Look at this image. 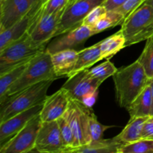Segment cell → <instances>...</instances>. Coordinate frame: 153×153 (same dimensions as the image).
I'll return each mask as SVG.
<instances>
[{
    "instance_id": "obj_1",
    "label": "cell",
    "mask_w": 153,
    "mask_h": 153,
    "mask_svg": "<svg viewBox=\"0 0 153 153\" xmlns=\"http://www.w3.org/2000/svg\"><path fill=\"white\" fill-rule=\"evenodd\" d=\"M116 100L120 107L127 108L149 84L150 79L136 60L132 64L117 69L113 76Z\"/></svg>"
},
{
    "instance_id": "obj_2",
    "label": "cell",
    "mask_w": 153,
    "mask_h": 153,
    "mask_svg": "<svg viewBox=\"0 0 153 153\" xmlns=\"http://www.w3.org/2000/svg\"><path fill=\"white\" fill-rule=\"evenodd\" d=\"M58 79L59 78L55 74L52 66L51 54L45 49L30 61L22 76L10 87L4 98L0 102V105L2 104L7 99L16 95L25 88L43 81L49 79L56 80Z\"/></svg>"
},
{
    "instance_id": "obj_3",
    "label": "cell",
    "mask_w": 153,
    "mask_h": 153,
    "mask_svg": "<svg viewBox=\"0 0 153 153\" xmlns=\"http://www.w3.org/2000/svg\"><path fill=\"white\" fill-rule=\"evenodd\" d=\"M55 79L43 81L27 88L17 94L7 99L1 104L0 123L34 106L44 102L47 91Z\"/></svg>"
},
{
    "instance_id": "obj_4",
    "label": "cell",
    "mask_w": 153,
    "mask_h": 153,
    "mask_svg": "<svg viewBox=\"0 0 153 153\" xmlns=\"http://www.w3.org/2000/svg\"><path fill=\"white\" fill-rule=\"evenodd\" d=\"M126 47L147 40L153 36V7L143 3L128 15L121 25Z\"/></svg>"
},
{
    "instance_id": "obj_5",
    "label": "cell",
    "mask_w": 153,
    "mask_h": 153,
    "mask_svg": "<svg viewBox=\"0 0 153 153\" xmlns=\"http://www.w3.org/2000/svg\"><path fill=\"white\" fill-rule=\"evenodd\" d=\"M32 40L27 33L24 37L0 51V74L28 62L46 49Z\"/></svg>"
},
{
    "instance_id": "obj_6",
    "label": "cell",
    "mask_w": 153,
    "mask_h": 153,
    "mask_svg": "<svg viewBox=\"0 0 153 153\" xmlns=\"http://www.w3.org/2000/svg\"><path fill=\"white\" fill-rule=\"evenodd\" d=\"M105 0H72L66 7L55 37L82 25L84 18Z\"/></svg>"
},
{
    "instance_id": "obj_7",
    "label": "cell",
    "mask_w": 153,
    "mask_h": 153,
    "mask_svg": "<svg viewBox=\"0 0 153 153\" xmlns=\"http://www.w3.org/2000/svg\"><path fill=\"white\" fill-rule=\"evenodd\" d=\"M41 123V118L38 114L20 131L0 146V153H26L35 148L36 139Z\"/></svg>"
},
{
    "instance_id": "obj_8",
    "label": "cell",
    "mask_w": 153,
    "mask_h": 153,
    "mask_svg": "<svg viewBox=\"0 0 153 153\" xmlns=\"http://www.w3.org/2000/svg\"><path fill=\"white\" fill-rule=\"evenodd\" d=\"M64 10L46 14L41 13L28 32L34 43L40 46H47L48 42L55 36Z\"/></svg>"
},
{
    "instance_id": "obj_9",
    "label": "cell",
    "mask_w": 153,
    "mask_h": 153,
    "mask_svg": "<svg viewBox=\"0 0 153 153\" xmlns=\"http://www.w3.org/2000/svg\"><path fill=\"white\" fill-rule=\"evenodd\" d=\"M63 117L67 120L73 129L76 147L79 148L91 143L88 119L82 102L70 100L68 109Z\"/></svg>"
},
{
    "instance_id": "obj_10",
    "label": "cell",
    "mask_w": 153,
    "mask_h": 153,
    "mask_svg": "<svg viewBox=\"0 0 153 153\" xmlns=\"http://www.w3.org/2000/svg\"><path fill=\"white\" fill-rule=\"evenodd\" d=\"M43 0H2L0 1V31L10 28Z\"/></svg>"
},
{
    "instance_id": "obj_11",
    "label": "cell",
    "mask_w": 153,
    "mask_h": 153,
    "mask_svg": "<svg viewBox=\"0 0 153 153\" xmlns=\"http://www.w3.org/2000/svg\"><path fill=\"white\" fill-rule=\"evenodd\" d=\"M35 148L42 153H61L68 149L63 143L58 120L42 122L36 139Z\"/></svg>"
},
{
    "instance_id": "obj_12",
    "label": "cell",
    "mask_w": 153,
    "mask_h": 153,
    "mask_svg": "<svg viewBox=\"0 0 153 153\" xmlns=\"http://www.w3.org/2000/svg\"><path fill=\"white\" fill-rule=\"evenodd\" d=\"M43 4V1H40L29 13L12 26L0 31V51H2L9 45L21 39L28 32L33 23L41 14Z\"/></svg>"
},
{
    "instance_id": "obj_13",
    "label": "cell",
    "mask_w": 153,
    "mask_h": 153,
    "mask_svg": "<svg viewBox=\"0 0 153 153\" xmlns=\"http://www.w3.org/2000/svg\"><path fill=\"white\" fill-rule=\"evenodd\" d=\"M93 35L94 34L91 27L82 24L64 34L57 36V38L48 43L46 51L53 54L65 49H74L79 45L83 44Z\"/></svg>"
},
{
    "instance_id": "obj_14",
    "label": "cell",
    "mask_w": 153,
    "mask_h": 153,
    "mask_svg": "<svg viewBox=\"0 0 153 153\" xmlns=\"http://www.w3.org/2000/svg\"><path fill=\"white\" fill-rule=\"evenodd\" d=\"M43 103L34 106L0 123V146L20 131L31 120L40 114Z\"/></svg>"
},
{
    "instance_id": "obj_15",
    "label": "cell",
    "mask_w": 153,
    "mask_h": 153,
    "mask_svg": "<svg viewBox=\"0 0 153 153\" xmlns=\"http://www.w3.org/2000/svg\"><path fill=\"white\" fill-rule=\"evenodd\" d=\"M70 97L62 88L55 94L47 96L40 113L42 122L56 121L64 115L70 103Z\"/></svg>"
},
{
    "instance_id": "obj_16",
    "label": "cell",
    "mask_w": 153,
    "mask_h": 153,
    "mask_svg": "<svg viewBox=\"0 0 153 153\" xmlns=\"http://www.w3.org/2000/svg\"><path fill=\"white\" fill-rule=\"evenodd\" d=\"M100 85L98 81L89 76L86 70L68 79L62 87L67 90L71 100L81 102L85 96L99 90Z\"/></svg>"
},
{
    "instance_id": "obj_17",
    "label": "cell",
    "mask_w": 153,
    "mask_h": 153,
    "mask_svg": "<svg viewBox=\"0 0 153 153\" xmlns=\"http://www.w3.org/2000/svg\"><path fill=\"white\" fill-rule=\"evenodd\" d=\"M78 52L76 49H65L51 54L54 71L58 78L68 76L73 71L77 61Z\"/></svg>"
},
{
    "instance_id": "obj_18",
    "label": "cell",
    "mask_w": 153,
    "mask_h": 153,
    "mask_svg": "<svg viewBox=\"0 0 153 153\" xmlns=\"http://www.w3.org/2000/svg\"><path fill=\"white\" fill-rule=\"evenodd\" d=\"M102 60L100 52V43L90 47L82 49L78 52L77 61L73 71L70 73L67 78L73 77L78 73L88 70L94 64Z\"/></svg>"
},
{
    "instance_id": "obj_19",
    "label": "cell",
    "mask_w": 153,
    "mask_h": 153,
    "mask_svg": "<svg viewBox=\"0 0 153 153\" xmlns=\"http://www.w3.org/2000/svg\"><path fill=\"white\" fill-rule=\"evenodd\" d=\"M152 107V93L149 84L126 109L130 115V120H132L151 116Z\"/></svg>"
},
{
    "instance_id": "obj_20",
    "label": "cell",
    "mask_w": 153,
    "mask_h": 153,
    "mask_svg": "<svg viewBox=\"0 0 153 153\" xmlns=\"http://www.w3.org/2000/svg\"><path fill=\"white\" fill-rule=\"evenodd\" d=\"M148 118L149 117H143L130 120L123 131L116 136L117 140L124 145L141 139L142 131Z\"/></svg>"
},
{
    "instance_id": "obj_21",
    "label": "cell",
    "mask_w": 153,
    "mask_h": 153,
    "mask_svg": "<svg viewBox=\"0 0 153 153\" xmlns=\"http://www.w3.org/2000/svg\"><path fill=\"white\" fill-rule=\"evenodd\" d=\"M99 43L102 59L109 60L126 47L125 37L120 30Z\"/></svg>"
},
{
    "instance_id": "obj_22",
    "label": "cell",
    "mask_w": 153,
    "mask_h": 153,
    "mask_svg": "<svg viewBox=\"0 0 153 153\" xmlns=\"http://www.w3.org/2000/svg\"><path fill=\"white\" fill-rule=\"evenodd\" d=\"M123 145L116 137L111 139H102L81 146L79 153H117Z\"/></svg>"
},
{
    "instance_id": "obj_23",
    "label": "cell",
    "mask_w": 153,
    "mask_h": 153,
    "mask_svg": "<svg viewBox=\"0 0 153 153\" xmlns=\"http://www.w3.org/2000/svg\"><path fill=\"white\" fill-rule=\"evenodd\" d=\"M29 62L30 61L20 64L2 74H0V102L2 101L10 87L22 76Z\"/></svg>"
},
{
    "instance_id": "obj_24",
    "label": "cell",
    "mask_w": 153,
    "mask_h": 153,
    "mask_svg": "<svg viewBox=\"0 0 153 153\" xmlns=\"http://www.w3.org/2000/svg\"><path fill=\"white\" fill-rule=\"evenodd\" d=\"M84 110L86 114L87 119H88V130H89L90 137H91V142L98 141V140L103 139L104 132L108 128H111V126H105L100 123L97 120V116L94 114L93 108H88L83 105Z\"/></svg>"
},
{
    "instance_id": "obj_25",
    "label": "cell",
    "mask_w": 153,
    "mask_h": 153,
    "mask_svg": "<svg viewBox=\"0 0 153 153\" xmlns=\"http://www.w3.org/2000/svg\"><path fill=\"white\" fill-rule=\"evenodd\" d=\"M125 20V17L116 10H108L105 14L94 25L91 27L94 34H99L108 28L122 25Z\"/></svg>"
},
{
    "instance_id": "obj_26",
    "label": "cell",
    "mask_w": 153,
    "mask_h": 153,
    "mask_svg": "<svg viewBox=\"0 0 153 153\" xmlns=\"http://www.w3.org/2000/svg\"><path fill=\"white\" fill-rule=\"evenodd\" d=\"M117 70V68L115 67L114 64L111 61L107 60L101 64H99L93 68L88 69L87 70V72L90 76L98 81L102 85L108 78L113 76Z\"/></svg>"
},
{
    "instance_id": "obj_27",
    "label": "cell",
    "mask_w": 153,
    "mask_h": 153,
    "mask_svg": "<svg viewBox=\"0 0 153 153\" xmlns=\"http://www.w3.org/2000/svg\"><path fill=\"white\" fill-rule=\"evenodd\" d=\"M137 61L141 64L149 79L153 77V36L146 40L143 52Z\"/></svg>"
},
{
    "instance_id": "obj_28",
    "label": "cell",
    "mask_w": 153,
    "mask_h": 153,
    "mask_svg": "<svg viewBox=\"0 0 153 153\" xmlns=\"http://www.w3.org/2000/svg\"><path fill=\"white\" fill-rule=\"evenodd\" d=\"M120 153H153V140L141 138L137 141L124 144L119 149Z\"/></svg>"
},
{
    "instance_id": "obj_29",
    "label": "cell",
    "mask_w": 153,
    "mask_h": 153,
    "mask_svg": "<svg viewBox=\"0 0 153 153\" xmlns=\"http://www.w3.org/2000/svg\"><path fill=\"white\" fill-rule=\"evenodd\" d=\"M58 123L64 146L68 149L78 148L76 146V139H75L74 133L67 120L64 117H62L58 120Z\"/></svg>"
},
{
    "instance_id": "obj_30",
    "label": "cell",
    "mask_w": 153,
    "mask_h": 153,
    "mask_svg": "<svg viewBox=\"0 0 153 153\" xmlns=\"http://www.w3.org/2000/svg\"><path fill=\"white\" fill-rule=\"evenodd\" d=\"M108 10L102 4L93 9L85 18H84L82 23L83 25H87L88 27H92L104 16Z\"/></svg>"
},
{
    "instance_id": "obj_31",
    "label": "cell",
    "mask_w": 153,
    "mask_h": 153,
    "mask_svg": "<svg viewBox=\"0 0 153 153\" xmlns=\"http://www.w3.org/2000/svg\"><path fill=\"white\" fill-rule=\"evenodd\" d=\"M70 0H48L46 2L43 3L42 13H52L57 11L65 9Z\"/></svg>"
},
{
    "instance_id": "obj_32",
    "label": "cell",
    "mask_w": 153,
    "mask_h": 153,
    "mask_svg": "<svg viewBox=\"0 0 153 153\" xmlns=\"http://www.w3.org/2000/svg\"><path fill=\"white\" fill-rule=\"evenodd\" d=\"M145 1L146 0H127L121 7L115 10L120 13L126 19L134 10L142 5L145 2Z\"/></svg>"
},
{
    "instance_id": "obj_33",
    "label": "cell",
    "mask_w": 153,
    "mask_h": 153,
    "mask_svg": "<svg viewBox=\"0 0 153 153\" xmlns=\"http://www.w3.org/2000/svg\"><path fill=\"white\" fill-rule=\"evenodd\" d=\"M142 138L153 140V115L149 116L145 123L142 131Z\"/></svg>"
},
{
    "instance_id": "obj_34",
    "label": "cell",
    "mask_w": 153,
    "mask_h": 153,
    "mask_svg": "<svg viewBox=\"0 0 153 153\" xmlns=\"http://www.w3.org/2000/svg\"><path fill=\"white\" fill-rule=\"evenodd\" d=\"M98 94L99 90L94 91V92L92 93H90L89 94L86 95L83 99H82V101H81L80 102H82V104H83L84 105L86 106V107L92 108V107L94 106V105L95 104L96 101H97V97H98Z\"/></svg>"
},
{
    "instance_id": "obj_35",
    "label": "cell",
    "mask_w": 153,
    "mask_h": 153,
    "mask_svg": "<svg viewBox=\"0 0 153 153\" xmlns=\"http://www.w3.org/2000/svg\"><path fill=\"white\" fill-rule=\"evenodd\" d=\"M127 0H105L102 5L107 10H115L123 5Z\"/></svg>"
},
{
    "instance_id": "obj_36",
    "label": "cell",
    "mask_w": 153,
    "mask_h": 153,
    "mask_svg": "<svg viewBox=\"0 0 153 153\" xmlns=\"http://www.w3.org/2000/svg\"><path fill=\"white\" fill-rule=\"evenodd\" d=\"M80 148V147H79ZM79 148H72V149H67L64 152L61 153H79Z\"/></svg>"
},
{
    "instance_id": "obj_37",
    "label": "cell",
    "mask_w": 153,
    "mask_h": 153,
    "mask_svg": "<svg viewBox=\"0 0 153 153\" xmlns=\"http://www.w3.org/2000/svg\"><path fill=\"white\" fill-rule=\"evenodd\" d=\"M149 86L151 88V93H152V112H151V116L153 115V77L151 78L149 80Z\"/></svg>"
},
{
    "instance_id": "obj_38",
    "label": "cell",
    "mask_w": 153,
    "mask_h": 153,
    "mask_svg": "<svg viewBox=\"0 0 153 153\" xmlns=\"http://www.w3.org/2000/svg\"><path fill=\"white\" fill-rule=\"evenodd\" d=\"M26 153H42V152H40V151L37 150V149H36V148H34V149H31V150H30L29 152H26Z\"/></svg>"
},
{
    "instance_id": "obj_39",
    "label": "cell",
    "mask_w": 153,
    "mask_h": 153,
    "mask_svg": "<svg viewBox=\"0 0 153 153\" xmlns=\"http://www.w3.org/2000/svg\"><path fill=\"white\" fill-rule=\"evenodd\" d=\"M144 3L149 4V5H151L153 7V0H146Z\"/></svg>"
},
{
    "instance_id": "obj_40",
    "label": "cell",
    "mask_w": 153,
    "mask_h": 153,
    "mask_svg": "<svg viewBox=\"0 0 153 153\" xmlns=\"http://www.w3.org/2000/svg\"><path fill=\"white\" fill-rule=\"evenodd\" d=\"M47 1H48V0H43V2L45 3V2H46Z\"/></svg>"
},
{
    "instance_id": "obj_41",
    "label": "cell",
    "mask_w": 153,
    "mask_h": 153,
    "mask_svg": "<svg viewBox=\"0 0 153 153\" xmlns=\"http://www.w3.org/2000/svg\"><path fill=\"white\" fill-rule=\"evenodd\" d=\"M117 153H120V152H117Z\"/></svg>"
},
{
    "instance_id": "obj_42",
    "label": "cell",
    "mask_w": 153,
    "mask_h": 153,
    "mask_svg": "<svg viewBox=\"0 0 153 153\" xmlns=\"http://www.w3.org/2000/svg\"><path fill=\"white\" fill-rule=\"evenodd\" d=\"M70 1H72V0H70Z\"/></svg>"
}]
</instances>
